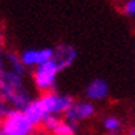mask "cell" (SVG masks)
I'll return each mask as SVG.
<instances>
[{
  "label": "cell",
  "mask_w": 135,
  "mask_h": 135,
  "mask_svg": "<svg viewBox=\"0 0 135 135\" xmlns=\"http://www.w3.org/2000/svg\"><path fill=\"white\" fill-rule=\"evenodd\" d=\"M127 135H135V127L130 128V130H128V132H127Z\"/></svg>",
  "instance_id": "17"
},
{
  "label": "cell",
  "mask_w": 135,
  "mask_h": 135,
  "mask_svg": "<svg viewBox=\"0 0 135 135\" xmlns=\"http://www.w3.org/2000/svg\"><path fill=\"white\" fill-rule=\"evenodd\" d=\"M103 135H124V134H121V132H106Z\"/></svg>",
  "instance_id": "18"
},
{
  "label": "cell",
  "mask_w": 135,
  "mask_h": 135,
  "mask_svg": "<svg viewBox=\"0 0 135 135\" xmlns=\"http://www.w3.org/2000/svg\"><path fill=\"white\" fill-rule=\"evenodd\" d=\"M10 110H11V108L8 106V103L6 102L4 97H3V94H2V91H0V119L4 117V116L7 114Z\"/></svg>",
  "instance_id": "16"
},
{
  "label": "cell",
  "mask_w": 135,
  "mask_h": 135,
  "mask_svg": "<svg viewBox=\"0 0 135 135\" xmlns=\"http://www.w3.org/2000/svg\"><path fill=\"white\" fill-rule=\"evenodd\" d=\"M59 72L61 69L52 59L35 68L32 72V83L35 88L39 90L41 94L48 93V91H55Z\"/></svg>",
  "instance_id": "2"
},
{
  "label": "cell",
  "mask_w": 135,
  "mask_h": 135,
  "mask_svg": "<svg viewBox=\"0 0 135 135\" xmlns=\"http://www.w3.org/2000/svg\"><path fill=\"white\" fill-rule=\"evenodd\" d=\"M102 128L106 132H121L123 120L116 114H106L102 119Z\"/></svg>",
  "instance_id": "11"
},
{
  "label": "cell",
  "mask_w": 135,
  "mask_h": 135,
  "mask_svg": "<svg viewBox=\"0 0 135 135\" xmlns=\"http://www.w3.org/2000/svg\"><path fill=\"white\" fill-rule=\"evenodd\" d=\"M97 113V108L95 103L87 101V99H81V101H73L72 106L69 110L65 113V120L70 121L72 124H80V123L93 119Z\"/></svg>",
  "instance_id": "5"
},
{
  "label": "cell",
  "mask_w": 135,
  "mask_h": 135,
  "mask_svg": "<svg viewBox=\"0 0 135 135\" xmlns=\"http://www.w3.org/2000/svg\"><path fill=\"white\" fill-rule=\"evenodd\" d=\"M76 132H77V126L72 124L70 121L65 119H61L58 126L52 131V135H76Z\"/></svg>",
  "instance_id": "12"
},
{
  "label": "cell",
  "mask_w": 135,
  "mask_h": 135,
  "mask_svg": "<svg viewBox=\"0 0 135 135\" xmlns=\"http://www.w3.org/2000/svg\"><path fill=\"white\" fill-rule=\"evenodd\" d=\"M0 91L11 109L23 110L33 99L23 76L10 70H4L0 75Z\"/></svg>",
  "instance_id": "1"
},
{
  "label": "cell",
  "mask_w": 135,
  "mask_h": 135,
  "mask_svg": "<svg viewBox=\"0 0 135 135\" xmlns=\"http://www.w3.org/2000/svg\"><path fill=\"white\" fill-rule=\"evenodd\" d=\"M121 13L128 18H135V0H124L121 6Z\"/></svg>",
  "instance_id": "14"
},
{
  "label": "cell",
  "mask_w": 135,
  "mask_h": 135,
  "mask_svg": "<svg viewBox=\"0 0 135 135\" xmlns=\"http://www.w3.org/2000/svg\"><path fill=\"white\" fill-rule=\"evenodd\" d=\"M0 135H3V132H2V119H0Z\"/></svg>",
  "instance_id": "19"
},
{
  "label": "cell",
  "mask_w": 135,
  "mask_h": 135,
  "mask_svg": "<svg viewBox=\"0 0 135 135\" xmlns=\"http://www.w3.org/2000/svg\"><path fill=\"white\" fill-rule=\"evenodd\" d=\"M20 55L26 69L28 68L35 69L52 59V48H28V50H23Z\"/></svg>",
  "instance_id": "6"
},
{
  "label": "cell",
  "mask_w": 135,
  "mask_h": 135,
  "mask_svg": "<svg viewBox=\"0 0 135 135\" xmlns=\"http://www.w3.org/2000/svg\"><path fill=\"white\" fill-rule=\"evenodd\" d=\"M110 88L106 80L103 79H94L85 87V98L91 102H102L109 97Z\"/></svg>",
  "instance_id": "8"
},
{
  "label": "cell",
  "mask_w": 135,
  "mask_h": 135,
  "mask_svg": "<svg viewBox=\"0 0 135 135\" xmlns=\"http://www.w3.org/2000/svg\"><path fill=\"white\" fill-rule=\"evenodd\" d=\"M77 58V50L72 44H58L52 48V61L58 65L61 70L70 68Z\"/></svg>",
  "instance_id": "7"
},
{
  "label": "cell",
  "mask_w": 135,
  "mask_h": 135,
  "mask_svg": "<svg viewBox=\"0 0 135 135\" xmlns=\"http://www.w3.org/2000/svg\"><path fill=\"white\" fill-rule=\"evenodd\" d=\"M6 70V50L3 44V35L0 32V75Z\"/></svg>",
  "instance_id": "15"
},
{
  "label": "cell",
  "mask_w": 135,
  "mask_h": 135,
  "mask_svg": "<svg viewBox=\"0 0 135 135\" xmlns=\"http://www.w3.org/2000/svg\"><path fill=\"white\" fill-rule=\"evenodd\" d=\"M40 108L43 109L46 117L47 116H61L65 114L73 103V98L68 94H62L58 91H48L43 93L39 98H36Z\"/></svg>",
  "instance_id": "3"
},
{
  "label": "cell",
  "mask_w": 135,
  "mask_h": 135,
  "mask_svg": "<svg viewBox=\"0 0 135 135\" xmlns=\"http://www.w3.org/2000/svg\"><path fill=\"white\" fill-rule=\"evenodd\" d=\"M6 70H10L21 76L25 75L26 68L22 64L20 54H17L15 51H6Z\"/></svg>",
  "instance_id": "10"
},
{
  "label": "cell",
  "mask_w": 135,
  "mask_h": 135,
  "mask_svg": "<svg viewBox=\"0 0 135 135\" xmlns=\"http://www.w3.org/2000/svg\"><path fill=\"white\" fill-rule=\"evenodd\" d=\"M35 126L28 120L23 110L11 109L2 117V132L3 135H33Z\"/></svg>",
  "instance_id": "4"
},
{
  "label": "cell",
  "mask_w": 135,
  "mask_h": 135,
  "mask_svg": "<svg viewBox=\"0 0 135 135\" xmlns=\"http://www.w3.org/2000/svg\"><path fill=\"white\" fill-rule=\"evenodd\" d=\"M59 120H61L59 116H47V117H44V120L41 121L40 126H43V128H44L47 132L52 134V131L55 130V127L58 126Z\"/></svg>",
  "instance_id": "13"
},
{
  "label": "cell",
  "mask_w": 135,
  "mask_h": 135,
  "mask_svg": "<svg viewBox=\"0 0 135 135\" xmlns=\"http://www.w3.org/2000/svg\"><path fill=\"white\" fill-rule=\"evenodd\" d=\"M23 113H25L28 120L32 123L35 127L40 126L41 121L44 120V117H46V114H44V112H43V109L40 108L37 99H32V101H30L28 105L25 106V109H23Z\"/></svg>",
  "instance_id": "9"
}]
</instances>
